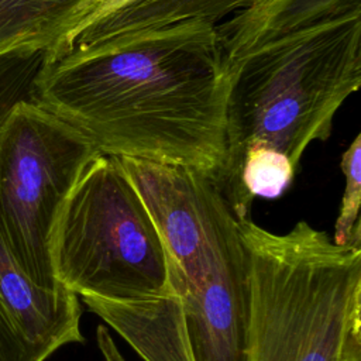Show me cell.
<instances>
[{"label": "cell", "mask_w": 361, "mask_h": 361, "mask_svg": "<svg viewBox=\"0 0 361 361\" xmlns=\"http://www.w3.org/2000/svg\"><path fill=\"white\" fill-rule=\"evenodd\" d=\"M230 69L216 24L188 20L44 56L30 99L99 154L221 178Z\"/></svg>", "instance_id": "6da1fadb"}, {"label": "cell", "mask_w": 361, "mask_h": 361, "mask_svg": "<svg viewBox=\"0 0 361 361\" xmlns=\"http://www.w3.org/2000/svg\"><path fill=\"white\" fill-rule=\"evenodd\" d=\"M162 238L172 299L83 305L144 361H243L248 274L240 219L212 173L118 158Z\"/></svg>", "instance_id": "7a4b0ae2"}, {"label": "cell", "mask_w": 361, "mask_h": 361, "mask_svg": "<svg viewBox=\"0 0 361 361\" xmlns=\"http://www.w3.org/2000/svg\"><path fill=\"white\" fill-rule=\"evenodd\" d=\"M248 300L243 361H361V245L305 220L286 233L240 220Z\"/></svg>", "instance_id": "3957f363"}, {"label": "cell", "mask_w": 361, "mask_h": 361, "mask_svg": "<svg viewBox=\"0 0 361 361\" xmlns=\"http://www.w3.org/2000/svg\"><path fill=\"white\" fill-rule=\"evenodd\" d=\"M361 85V11L268 41L230 68L227 157L219 183L238 219L237 176L254 145L288 157L330 137L333 120Z\"/></svg>", "instance_id": "277c9868"}, {"label": "cell", "mask_w": 361, "mask_h": 361, "mask_svg": "<svg viewBox=\"0 0 361 361\" xmlns=\"http://www.w3.org/2000/svg\"><path fill=\"white\" fill-rule=\"evenodd\" d=\"M56 282L79 299L154 307L172 299L159 231L118 158L97 154L49 237Z\"/></svg>", "instance_id": "5b68a950"}, {"label": "cell", "mask_w": 361, "mask_h": 361, "mask_svg": "<svg viewBox=\"0 0 361 361\" xmlns=\"http://www.w3.org/2000/svg\"><path fill=\"white\" fill-rule=\"evenodd\" d=\"M97 154L86 135L30 97L14 103L0 121V233L39 286L62 288L49 257L52 226Z\"/></svg>", "instance_id": "8992f818"}, {"label": "cell", "mask_w": 361, "mask_h": 361, "mask_svg": "<svg viewBox=\"0 0 361 361\" xmlns=\"http://www.w3.org/2000/svg\"><path fill=\"white\" fill-rule=\"evenodd\" d=\"M80 319L79 298L32 282L0 233V361H47L63 345L83 343Z\"/></svg>", "instance_id": "52a82bcc"}, {"label": "cell", "mask_w": 361, "mask_h": 361, "mask_svg": "<svg viewBox=\"0 0 361 361\" xmlns=\"http://www.w3.org/2000/svg\"><path fill=\"white\" fill-rule=\"evenodd\" d=\"M361 11V0H255L216 24L228 69L257 47Z\"/></svg>", "instance_id": "ba28073f"}, {"label": "cell", "mask_w": 361, "mask_h": 361, "mask_svg": "<svg viewBox=\"0 0 361 361\" xmlns=\"http://www.w3.org/2000/svg\"><path fill=\"white\" fill-rule=\"evenodd\" d=\"M89 0H0V61L51 54Z\"/></svg>", "instance_id": "9c48e42d"}, {"label": "cell", "mask_w": 361, "mask_h": 361, "mask_svg": "<svg viewBox=\"0 0 361 361\" xmlns=\"http://www.w3.org/2000/svg\"><path fill=\"white\" fill-rule=\"evenodd\" d=\"M295 175L296 169L286 155L262 145L250 147L241 158L237 176L240 217H251V204L255 197L281 196Z\"/></svg>", "instance_id": "30bf717a"}, {"label": "cell", "mask_w": 361, "mask_h": 361, "mask_svg": "<svg viewBox=\"0 0 361 361\" xmlns=\"http://www.w3.org/2000/svg\"><path fill=\"white\" fill-rule=\"evenodd\" d=\"M345 188L334 224L333 243L337 245H361V135L357 134L340 161Z\"/></svg>", "instance_id": "8fae6325"}, {"label": "cell", "mask_w": 361, "mask_h": 361, "mask_svg": "<svg viewBox=\"0 0 361 361\" xmlns=\"http://www.w3.org/2000/svg\"><path fill=\"white\" fill-rule=\"evenodd\" d=\"M39 63V55H13L0 61V121L14 103L30 97Z\"/></svg>", "instance_id": "7c38bea8"}, {"label": "cell", "mask_w": 361, "mask_h": 361, "mask_svg": "<svg viewBox=\"0 0 361 361\" xmlns=\"http://www.w3.org/2000/svg\"><path fill=\"white\" fill-rule=\"evenodd\" d=\"M133 1L134 0H89L86 3V6L83 7V10L80 11V14L78 16V18L75 20L69 32L65 35L62 42L52 52L55 54V52L61 51L62 48H65L73 39V37L78 32H80L83 28H86L92 23L106 17L107 14H110V13H113V11L121 8V7H124V6H127ZM52 52L48 54V55H52ZM48 55H45V56H48Z\"/></svg>", "instance_id": "4fadbf2b"}, {"label": "cell", "mask_w": 361, "mask_h": 361, "mask_svg": "<svg viewBox=\"0 0 361 361\" xmlns=\"http://www.w3.org/2000/svg\"><path fill=\"white\" fill-rule=\"evenodd\" d=\"M96 343L104 361H126L117 348L110 331L104 326H99L96 330Z\"/></svg>", "instance_id": "5bb4252c"}]
</instances>
